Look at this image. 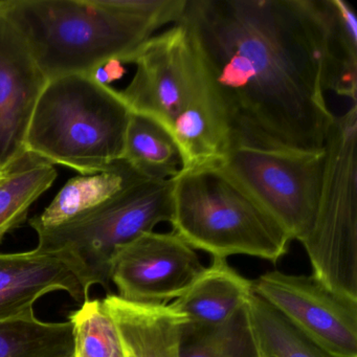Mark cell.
Returning a JSON list of instances; mask_svg holds the SVG:
<instances>
[{"instance_id":"cell-1","label":"cell","mask_w":357,"mask_h":357,"mask_svg":"<svg viewBox=\"0 0 357 357\" xmlns=\"http://www.w3.org/2000/svg\"><path fill=\"white\" fill-rule=\"evenodd\" d=\"M310 0H187V28L233 147L321 152L326 102Z\"/></svg>"},{"instance_id":"cell-2","label":"cell","mask_w":357,"mask_h":357,"mask_svg":"<svg viewBox=\"0 0 357 357\" xmlns=\"http://www.w3.org/2000/svg\"><path fill=\"white\" fill-rule=\"evenodd\" d=\"M132 80L119 91L133 114L164 127L176 142L183 171L216 166L231 148L222 109L181 22L153 35L123 60Z\"/></svg>"},{"instance_id":"cell-3","label":"cell","mask_w":357,"mask_h":357,"mask_svg":"<svg viewBox=\"0 0 357 357\" xmlns=\"http://www.w3.org/2000/svg\"><path fill=\"white\" fill-rule=\"evenodd\" d=\"M0 10L24 37L47 81L123 61L162 29L108 0H7L0 1Z\"/></svg>"},{"instance_id":"cell-4","label":"cell","mask_w":357,"mask_h":357,"mask_svg":"<svg viewBox=\"0 0 357 357\" xmlns=\"http://www.w3.org/2000/svg\"><path fill=\"white\" fill-rule=\"evenodd\" d=\"M131 110L120 93L87 75L49 81L33 112L26 150L80 175L123 160Z\"/></svg>"},{"instance_id":"cell-5","label":"cell","mask_w":357,"mask_h":357,"mask_svg":"<svg viewBox=\"0 0 357 357\" xmlns=\"http://www.w3.org/2000/svg\"><path fill=\"white\" fill-rule=\"evenodd\" d=\"M173 233L212 258L245 255L275 263L291 241L283 227L218 166L172 178Z\"/></svg>"},{"instance_id":"cell-6","label":"cell","mask_w":357,"mask_h":357,"mask_svg":"<svg viewBox=\"0 0 357 357\" xmlns=\"http://www.w3.org/2000/svg\"><path fill=\"white\" fill-rule=\"evenodd\" d=\"M357 104L334 116L324 147L323 183L314 220L301 241L312 275L357 300Z\"/></svg>"},{"instance_id":"cell-7","label":"cell","mask_w":357,"mask_h":357,"mask_svg":"<svg viewBox=\"0 0 357 357\" xmlns=\"http://www.w3.org/2000/svg\"><path fill=\"white\" fill-rule=\"evenodd\" d=\"M172 218V179L139 176L91 214L39 231L37 248L64 250L86 271L93 285L110 292L112 258L143 234Z\"/></svg>"},{"instance_id":"cell-8","label":"cell","mask_w":357,"mask_h":357,"mask_svg":"<svg viewBox=\"0 0 357 357\" xmlns=\"http://www.w3.org/2000/svg\"><path fill=\"white\" fill-rule=\"evenodd\" d=\"M325 153L237 146L219 168L235 179L288 234L302 241L321 195Z\"/></svg>"},{"instance_id":"cell-9","label":"cell","mask_w":357,"mask_h":357,"mask_svg":"<svg viewBox=\"0 0 357 357\" xmlns=\"http://www.w3.org/2000/svg\"><path fill=\"white\" fill-rule=\"evenodd\" d=\"M254 292L336 357H357V300L332 291L312 275L269 271Z\"/></svg>"},{"instance_id":"cell-10","label":"cell","mask_w":357,"mask_h":357,"mask_svg":"<svg viewBox=\"0 0 357 357\" xmlns=\"http://www.w3.org/2000/svg\"><path fill=\"white\" fill-rule=\"evenodd\" d=\"M206 268L175 233L143 234L114 255L110 282L133 302L167 304L178 298Z\"/></svg>"},{"instance_id":"cell-11","label":"cell","mask_w":357,"mask_h":357,"mask_svg":"<svg viewBox=\"0 0 357 357\" xmlns=\"http://www.w3.org/2000/svg\"><path fill=\"white\" fill-rule=\"evenodd\" d=\"M91 286L80 263L64 250L0 252V321L33 317L37 301L51 292H66L83 304Z\"/></svg>"},{"instance_id":"cell-12","label":"cell","mask_w":357,"mask_h":357,"mask_svg":"<svg viewBox=\"0 0 357 357\" xmlns=\"http://www.w3.org/2000/svg\"><path fill=\"white\" fill-rule=\"evenodd\" d=\"M47 82L24 37L0 10V173L26 151L31 119Z\"/></svg>"},{"instance_id":"cell-13","label":"cell","mask_w":357,"mask_h":357,"mask_svg":"<svg viewBox=\"0 0 357 357\" xmlns=\"http://www.w3.org/2000/svg\"><path fill=\"white\" fill-rule=\"evenodd\" d=\"M319 37L324 89L356 103L357 16L344 0H311Z\"/></svg>"},{"instance_id":"cell-14","label":"cell","mask_w":357,"mask_h":357,"mask_svg":"<svg viewBox=\"0 0 357 357\" xmlns=\"http://www.w3.org/2000/svg\"><path fill=\"white\" fill-rule=\"evenodd\" d=\"M102 303L116 321L129 357H181L187 319L170 304L133 302L112 291Z\"/></svg>"},{"instance_id":"cell-15","label":"cell","mask_w":357,"mask_h":357,"mask_svg":"<svg viewBox=\"0 0 357 357\" xmlns=\"http://www.w3.org/2000/svg\"><path fill=\"white\" fill-rule=\"evenodd\" d=\"M252 282L229 266L227 259L212 258L202 275L170 304L195 325H222L245 307Z\"/></svg>"},{"instance_id":"cell-16","label":"cell","mask_w":357,"mask_h":357,"mask_svg":"<svg viewBox=\"0 0 357 357\" xmlns=\"http://www.w3.org/2000/svg\"><path fill=\"white\" fill-rule=\"evenodd\" d=\"M139 176L143 175L126 160H121L101 172L74 177L40 214L29 219V225L39 233L91 214L114 199Z\"/></svg>"},{"instance_id":"cell-17","label":"cell","mask_w":357,"mask_h":357,"mask_svg":"<svg viewBox=\"0 0 357 357\" xmlns=\"http://www.w3.org/2000/svg\"><path fill=\"white\" fill-rule=\"evenodd\" d=\"M57 175L55 165L28 150L0 173V244L26 223L33 204Z\"/></svg>"},{"instance_id":"cell-18","label":"cell","mask_w":357,"mask_h":357,"mask_svg":"<svg viewBox=\"0 0 357 357\" xmlns=\"http://www.w3.org/2000/svg\"><path fill=\"white\" fill-rule=\"evenodd\" d=\"M248 326L263 357H336L292 325L279 311L252 292L245 305Z\"/></svg>"},{"instance_id":"cell-19","label":"cell","mask_w":357,"mask_h":357,"mask_svg":"<svg viewBox=\"0 0 357 357\" xmlns=\"http://www.w3.org/2000/svg\"><path fill=\"white\" fill-rule=\"evenodd\" d=\"M123 160L151 179H172L183 168L174 137L155 121L131 114L125 135Z\"/></svg>"},{"instance_id":"cell-20","label":"cell","mask_w":357,"mask_h":357,"mask_svg":"<svg viewBox=\"0 0 357 357\" xmlns=\"http://www.w3.org/2000/svg\"><path fill=\"white\" fill-rule=\"evenodd\" d=\"M0 357H74L72 324L36 315L0 321Z\"/></svg>"},{"instance_id":"cell-21","label":"cell","mask_w":357,"mask_h":357,"mask_svg":"<svg viewBox=\"0 0 357 357\" xmlns=\"http://www.w3.org/2000/svg\"><path fill=\"white\" fill-rule=\"evenodd\" d=\"M181 357H259L248 326L245 307L222 325L208 327L185 321L181 330Z\"/></svg>"},{"instance_id":"cell-22","label":"cell","mask_w":357,"mask_h":357,"mask_svg":"<svg viewBox=\"0 0 357 357\" xmlns=\"http://www.w3.org/2000/svg\"><path fill=\"white\" fill-rule=\"evenodd\" d=\"M74 357H129L116 321L102 300L85 301L70 311Z\"/></svg>"},{"instance_id":"cell-23","label":"cell","mask_w":357,"mask_h":357,"mask_svg":"<svg viewBox=\"0 0 357 357\" xmlns=\"http://www.w3.org/2000/svg\"><path fill=\"white\" fill-rule=\"evenodd\" d=\"M125 64L121 60L114 59L98 66L95 70L87 74L98 84L110 86V84L120 80L126 74Z\"/></svg>"},{"instance_id":"cell-24","label":"cell","mask_w":357,"mask_h":357,"mask_svg":"<svg viewBox=\"0 0 357 357\" xmlns=\"http://www.w3.org/2000/svg\"><path fill=\"white\" fill-rule=\"evenodd\" d=\"M259 357H263V356H261V355H260V356H259Z\"/></svg>"}]
</instances>
